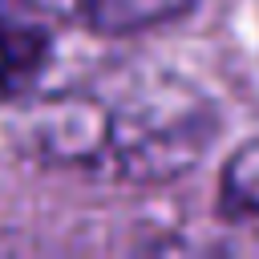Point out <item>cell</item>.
I'll return each instance as SVG.
<instances>
[{
	"mask_svg": "<svg viewBox=\"0 0 259 259\" xmlns=\"http://www.w3.org/2000/svg\"><path fill=\"white\" fill-rule=\"evenodd\" d=\"M20 138L49 166L109 182H166L202 158L214 109L170 69L105 65L36 101Z\"/></svg>",
	"mask_w": 259,
	"mask_h": 259,
	"instance_id": "obj_1",
	"label": "cell"
},
{
	"mask_svg": "<svg viewBox=\"0 0 259 259\" xmlns=\"http://www.w3.org/2000/svg\"><path fill=\"white\" fill-rule=\"evenodd\" d=\"M53 32L40 0H0V101L20 97L45 69Z\"/></svg>",
	"mask_w": 259,
	"mask_h": 259,
	"instance_id": "obj_2",
	"label": "cell"
},
{
	"mask_svg": "<svg viewBox=\"0 0 259 259\" xmlns=\"http://www.w3.org/2000/svg\"><path fill=\"white\" fill-rule=\"evenodd\" d=\"M190 0H69L73 16L93 32H138L178 16Z\"/></svg>",
	"mask_w": 259,
	"mask_h": 259,
	"instance_id": "obj_3",
	"label": "cell"
},
{
	"mask_svg": "<svg viewBox=\"0 0 259 259\" xmlns=\"http://www.w3.org/2000/svg\"><path fill=\"white\" fill-rule=\"evenodd\" d=\"M223 210L259 214V138L247 142L223 170Z\"/></svg>",
	"mask_w": 259,
	"mask_h": 259,
	"instance_id": "obj_4",
	"label": "cell"
}]
</instances>
